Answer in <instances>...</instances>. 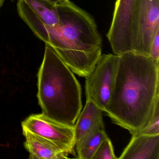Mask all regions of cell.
Instances as JSON below:
<instances>
[{"mask_svg":"<svg viewBox=\"0 0 159 159\" xmlns=\"http://www.w3.org/2000/svg\"><path fill=\"white\" fill-rule=\"evenodd\" d=\"M22 128L47 139L59 146L66 153L75 154V130L43 113L32 114L22 123Z\"/></svg>","mask_w":159,"mask_h":159,"instance_id":"52a82bcc","label":"cell"},{"mask_svg":"<svg viewBox=\"0 0 159 159\" xmlns=\"http://www.w3.org/2000/svg\"><path fill=\"white\" fill-rule=\"evenodd\" d=\"M119 56L112 54L102 55L94 69L85 78L86 100L106 112L115 84Z\"/></svg>","mask_w":159,"mask_h":159,"instance_id":"277c9868","label":"cell"},{"mask_svg":"<svg viewBox=\"0 0 159 159\" xmlns=\"http://www.w3.org/2000/svg\"><path fill=\"white\" fill-rule=\"evenodd\" d=\"M138 0H117L107 36L114 54L134 51V25Z\"/></svg>","mask_w":159,"mask_h":159,"instance_id":"5b68a950","label":"cell"},{"mask_svg":"<svg viewBox=\"0 0 159 159\" xmlns=\"http://www.w3.org/2000/svg\"><path fill=\"white\" fill-rule=\"evenodd\" d=\"M120 159H159V134L132 135Z\"/></svg>","mask_w":159,"mask_h":159,"instance_id":"9c48e42d","label":"cell"},{"mask_svg":"<svg viewBox=\"0 0 159 159\" xmlns=\"http://www.w3.org/2000/svg\"><path fill=\"white\" fill-rule=\"evenodd\" d=\"M59 24L44 25L28 6L19 15L38 38L56 49L93 52L102 50V39L95 20L72 2L56 5Z\"/></svg>","mask_w":159,"mask_h":159,"instance_id":"3957f363","label":"cell"},{"mask_svg":"<svg viewBox=\"0 0 159 159\" xmlns=\"http://www.w3.org/2000/svg\"><path fill=\"white\" fill-rule=\"evenodd\" d=\"M149 56L155 62L159 63V31L157 32L152 43Z\"/></svg>","mask_w":159,"mask_h":159,"instance_id":"9a60e30c","label":"cell"},{"mask_svg":"<svg viewBox=\"0 0 159 159\" xmlns=\"http://www.w3.org/2000/svg\"><path fill=\"white\" fill-rule=\"evenodd\" d=\"M103 112L93 102L86 100L84 108L81 111L74 125L75 144L96 125L103 121Z\"/></svg>","mask_w":159,"mask_h":159,"instance_id":"30bf717a","label":"cell"},{"mask_svg":"<svg viewBox=\"0 0 159 159\" xmlns=\"http://www.w3.org/2000/svg\"><path fill=\"white\" fill-rule=\"evenodd\" d=\"M159 134V100L156 102L151 118L148 125L141 131L134 134L145 135Z\"/></svg>","mask_w":159,"mask_h":159,"instance_id":"4fadbf2b","label":"cell"},{"mask_svg":"<svg viewBox=\"0 0 159 159\" xmlns=\"http://www.w3.org/2000/svg\"><path fill=\"white\" fill-rule=\"evenodd\" d=\"M47 1L55 5H64V4H69L71 2L69 0H47Z\"/></svg>","mask_w":159,"mask_h":159,"instance_id":"2e32d148","label":"cell"},{"mask_svg":"<svg viewBox=\"0 0 159 159\" xmlns=\"http://www.w3.org/2000/svg\"><path fill=\"white\" fill-rule=\"evenodd\" d=\"M25 138V147L30 153V159H67L68 154L52 141L23 128Z\"/></svg>","mask_w":159,"mask_h":159,"instance_id":"ba28073f","label":"cell"},{"mask_svg":"<svg viewBox=\"0 0 159 159\" xmlns=\"http://www.w3.org/2000/svg\"><path fill=\"white\" fill-rule=\"evenodd\" d=\"M114 153L111 140L108 137L103 140L97 149L92 159H117Z\"/></svg>","mask_w":159,"mask_h":159,"instance_id":"5bb4252c","label":"cell"},{"mask_svg":"<svg viewBox=\"0 0 159 159\" xmlns=\"http://www.w3.org/2000/svg\"><path fill=\"white\" fill-rule=\"evenodd\" d=\"M23 1L44 25L51 27L59 25V16L55 4L47 0Z\"/></svg>","mask_w":159,"mask_h":159,"instance_id":"7c38bea8","label":"cell"},{"mask_svg":"<svg viewBox=\"0 0 159 159\" xmlns=\"http://www.w3.org/2000/svg\"><path fill=\"white\" fill-rule=\"evenodd\" d=\"M4 0H0V9L2 7V5H3V2H4Z\"/></svg>","mask_w":159,"mask_h":159,"instance_id":"e0dca14e","label":"cell"},{"mask_svg":"<svg viewBox=\"0 0 159 159\" xmlns=\"http://www.w3.org/2000/svg\"><path fill=\"white\" fill-rule=\"evenodd\" d=\"M159 31V0H138L134 25L133 52L149 56L151 45Z\"/></svg>","mask_w":159,"mask_h":159,"instance_id":"8992f818","label":"cell"},{"mask_svg":"<svg viewBox=\"0 0 159 159\" xmlns=\"http://www.w3.org/2000/svg\"><path fill=\"white\" fill-rule=\"evenodd\" d=\"M38 86L42 113L58 122L74 126L82 109L81 86L55 50L47 43Z\"/></svg>","mask_w":159,"mask_h":159,"instance_id":"7a4b0ae2","label":"cell"},{"mask_svg":"<svg viewBox=\"0 0 159 159\" xmlns=\"http://www.w3.org/2000/svg\"><path fill=\"white\" fill-rule=\"evenodd\" d=\"M107 137L104 122H101L75 144L77 158L92 159L101 142Z\"/></svg>","mask_w":159,"mask_h":159,"instance_id":"8fae6325","label":"cell"},{"mask_svg":"<svg viewBox=\"0 0 159 159\" xmlns=\"http://www.w3.org/2000/svg\"><path fill=\"white\" fill-rule=\"evenodd\" d=\"M119 56L115 84L106 113L114 123L133 135L148 125L159 100V63L149 56L135 52Z\"/></svg>","mask_w":159,"mask_h":159,"instance_id":"6da1fadb","label":"cell"}]
</instances>
